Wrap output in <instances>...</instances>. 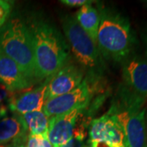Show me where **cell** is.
Returning a JSON list of instances; mask_svg holds the SVG:
<instances>
[{"mask_svg": "<svg viewBox=\"0 0 147 147\" xmlns=\"http://www.w3.org/2000/svg\"><path fill=\"white\" fill-rule=\"evenodd\" d=\"M31 35L37 74L41 84L70 60L65 38L56 27L42 19L28 25Z\"/></svg>", "mask_w": 147, "mask_h": 147, "instance_id": "1", "label": "cell"}, {"mask_svg": "<svg viewBox=\"0 0 147 147\" xmlns=\"http://www.w3.org/2000/svg\"><path fill=\"white\" fill-rule=\"evenodd\" d=\"M100 11L96 45L102 58L122 63L132 54L136 38L130 22L124 16L109 8Z\"/></svg>", "mask_w": 147, "mask_h": 147, "instance_id": "2", "label": "cell"}, {"mask_svg": "<svg viewBox=\"0 0 147 147\" xmlns=\"http://www.w3.org/2000/svg\"><path fill=\"white\" fill-rule=\"evenodd\" d=\"M121 65L122 82L111 105L131 112L140 111L147 101V59L131 54Z\"/></svg>", "mask_w": 147, "mask_h": 147, "instance_id": "3", "label": "cell"}, {"mask_svg": "<svg viewBox=\"0 0 147 147\" xmlns=\"http://www.w3.org/2000/svg\"><path fill=\"white\" fill-rule=\"evenodd\" d=\"M0 50L22 69L33 84H40L28 24L20 18L11 20L0 31Z\"/></svg>", "mask_w": 147, "mask_h": 147, "instance_id": "4", "label": "cell"}, {"mask_svg": "<svg viewBox=\"0 0 147 147\" xmlns=\"http://www.w3.org/2000/svg\"><path fill=\"white\" fill-rule=\"evenodd\" d=\"M61 22L69 51L86 75L92 78H103L104 63L97 45L79 26L75 16L65 15Z\"/></svg>", "mask_w": 147, "mask_h": 147, "instance_id": "5", "label": "cell"}, {"mask_svg": "<svg viewBox=\"0 0 147 147\" xmlns=\"http://www.w3.org/2000/svg\"><path fill=\"white\" fill-rule=\"evenodd\" d=\"M103 78H92L85 75L79 86L68 93L47 100L42 107L45 115L52 118L70 112L75 109L85 110L97 95L107 92Z\"/></svg>", "mask_w": 147, "mask_h": 147, "instance_id": "6", "label": "cell"}, {"mask_svg": "<svg viewBox=\"0 0 147 147\" xmlns=\"http://www.w3.org/2000/svg\"><path fill=\"white\" fill-rule=\"evenodd\" d=\"M108 112L115 117L122 127L126 147H147L146 108L137 112H131L111 105Z\"/></svg>", "mask_w": 147, "mask_h": 147, "instance_id": "7", "label": "cell"}, {"mask_svg": "<svg viewBox=\"0 0 147 147\" xmlns=\"http://www.w3.org/2000/svg\"><path fill=\"white\" fill-rule=\"evenodd\" d=\"M84 77L83 68L69 60L51 78L46 79V101L71 92L83 82Z\"/></svg>", "mask_w": 147, "mask_h": 147, "instance_id": "8", "label": "cell"}, {"mask_svg": "<svg viewBox=\"0 0 147 147\" xmlns=\"http://www.w3.org/2000/svg\"><path fill=\"white\" fill-rule=\"evenodd\" d=\"M88 142H102L110 147H126L122 127L110 112L91 122L88 127Z\"/></svg>", "mask_w": 147, "mask_h": 147, "instance_id": "9", "label": "cell"}, {"mask_svg": "<svg viewBox=\"0 0 147 147\" xmlns=\"http://www.w3.org/2000/svg\"><path fill=\"white\" fill-rule=\"evenodd\" d=\"M47 82L46 80L34 88L15 92L11 96L8 108L13 114L23 115L37 110H42L46 102Z\"/></svg>", "mask_w": 147, "mask_h": 147, "instance_id": "10", "label": "cell"}, {"mask_svg": "<svg viewBox=\"0 0 147 147\" xmlns=\"http://www.w3.org/2000/svg\"><path fill=\"white\" fill-rule=\"evenodd\" d=\"M83 109L50 118L47 137L53 147H60L72 139L77 120Z\"/></svg>", "mask_w": 147, "mask_h": 147, "instance_id": "11", "label": "cell"}, {"mask_svg": "<svg viewBox=\"0 0 147 147\" xmlns=\"http://www.w3.org/2000/svg\"><path fill=\"white\" fill-rule=\"evenodd\" d=\"M0 84L10 92H18L34 86L17 64L0 50Z\"/></svg>", "mask_w": 147, "mask_h": 147, "instance_id": "12", "label": "cell"}, {"mask_svg": "<svg viewBox=\"0 0 147 147\" xmlns=\"http://www.w3.org/2000/svg\"><path fill=\"white\" fill-rule=\"evenodd\" d=\"M28 130L20 115L12 114L0 119V145L26 139Z\"/></svg>", "mask_w": 147, "mask_h": 147, "instance_id": "13", "label": "cell"}, {"mask_svg": "<svg viewBox=\"0 0 147 147\" xmlns=\"http://www.w3.org/2000/svg\"><path fill=\"white\" fill-rule=\"evenodd\" d=\"M93 2L82 6L75 15L79 25L96 44L97 32L100 26V11L92 5Z\"/></svg>", "mask_w": 147, "mask_h": 147, "instance_id": "14", "label": "cell"}, {"mask_svg": "<svg viewBox=\"0 0 147 147\" xmlns=\"http://www.w3.org/2000/svg\"><path fill=\"white\" fill-rule=\"evenodd\" d=\"M21 116L29 134L47 136L50 118L45 115L42 110L26 113Z\"/></svg>", "mask_w": 147, "mask_h": 147, "instance_id": "15", "label": "cell"}, {"mask_svg": "<svg viewBox=\"0 0 147 147\" xmlns=\"http://www.w3.org/2000/svg\"><path fill=\"white\" fill-rule=\"evenodd\" d=\"M60 147H90L88 133L81 130H75L72 139Z\"/></svg>", "mask_w": 147, "mask_h": 147, "instance_id": "16", "label": "cell"}, {"mask_svg": "<svg viewBox=\"0 0 147 147\" xmlns=\"http://www.w3.org/2000/svg\"><path fill=\"white\" fill-rule=\"evenodd\" d=\"M25 147H53L47 136L29 134Z\"/></svg>", "mask_w": 147, "mask_h": 147, "instance_id": "17", "label": "cell"}, {"mask_svg": "<svg viewBox=\"0 0 147 147\" xmlns=\"http://www.w3.org/2000/svg\"><path fill=\"white\" fill-rule=\"evenodd\" d=\"M11 11V4L7 1L0 0V22L4 25Z\"/></svg>", "mask_w": 147, "mask_h": 147, "instance_id": "18", "label": "cell"}, {"mask_svg": "<svg viewBox=\"0 0 147 147\" xmlns=\"http://www.w3.org/2000/svg\"><path fill=\"white\" fill-rule=\"evenodd\" d=\"M90 2L92 1H88V0H61V1L62 4L69 7H82Z\"/></svg>", "mask_w": 147, "mask_h": 147, "instance_id": "19", "label": "cell"}, {"mask_svg": "<svg viewBox=\"0 0 147 147\" xmlns=\"http://www.w3.org/2000/svg\"><path fill=\"white\" fill-rule=\"evenodd\" d=\"M26 140L27 138L26 139H21V140L15 141V142H10V143H7V144H3V145H0V147H25Z\"/></svg>", "mask_w": 147, "mask_h": 147, "instance_id": "20", "label": "cell"}, {"mask_svg": "<svg viewBox=\"0 0 147 147\" xmlns=\"http://www.w3.org/2000/svg\"><path fill=\"white\" fill-rule=\"evenodd\" d=\"M144 38H145V44H146V57H145L147 59V31L146 33Z\"/></svg>", "mask_w": 147, "mask_h": 147, "instance_id": "21", "label": "cell"}, {"mask_svg": "<svg viewBox=\"0 0 147 147\" xmlns=\"http://www.w3.org/2000/svg\"><path fill=\"white\" fill-rule=\"evenodd\" d=\"M146 131H147V109H146Z\"/></svg>", "mask_w": 147, "mask_h": 147, "instance_id": "22", "label": "cell"}, {"mask_svg": "<svg viewBox=\"0 0 147 147\" xmlns=\"http://www.w3.org/2000/svg\"><path fill=\"white\" fill-rule=\"evenodd\" d=\"M3 26V24H2V23L0 22V28H1V27Z\"/></svg>", "mask_w": 147, "mask_h": 147, "instance_id": "23", "label": "cell"}, {"mask_svg": "<svg viewBox=\"0 0 147 147\" xmlns=\"http://www.w3.org/2000/svg\"><path fill=\"white\" fill-rule=\"evenodd\" d=\"M145 3H146V5L147 6V1H146V2H145Z\"/></svg>", "mask_w": 147, "mask_h": 147, "instance_id": "24", "label": "cell"}]
</instances>
